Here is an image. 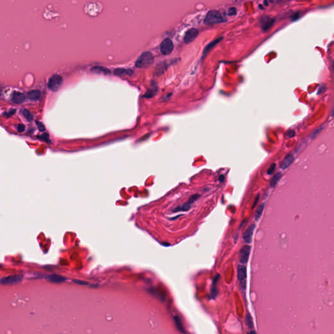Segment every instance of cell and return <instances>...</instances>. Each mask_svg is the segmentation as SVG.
I'll list each match as a JSON object with an SVG mask.
<instances>
[{
  "label": "cell",
  "mask_w": 334,
  "mask_h": 334,
  "mask_svg": "<svg viewBox=\"0 0 334 334\" xmlns=\"http://www.w3.org/2000/svg\"><path fill=\"white\" fill-rule=\"evenodd\" d=\"M154 62V58L152 54L150 52H143L135 63V66L139 69L147 68L152 65Z\"/></svg>",
  "instance_id": "cell-1"
},
{
  "label": "cell",
  "mask_w": 334,
  "mask_h": 334,
  "mask_svg": "<svg viewBox=\"0 0 334 334\" xmlns=\"http://www.w3.org/2000/svg\"><path fill=\"white\" fill-rule=\"evenodd\" d=\"M224 22H225V18L220 12L217 11H210L204 19V23L206 24H215Z\"/></svg>",
  "instance_id": "cell-2"
},
{
  "label": "cell",
  "mask_w": 334,
  "mask_h": 334,
  "mask_svg": "<svg viewBox=\"0 0 334 334\" xmlns=\"http://www.w3.org/2000/svg\"><path fill=\"white\" fill-rule=\"evenodd\" d=\"M63 84V78L61 76L58 74L53 75L50 79L48 83V87L52 91H57L61 88Z\"/></svg>",
  "instance_id": "cell-3"
},
{
  "label": "cell",
  "mask_w": 334,
  "mask_h": 334,
  "mask_svg": "<svg viewBox=\"0 0 334 334\" xmlns=\"http://www.w3.org/2000/svg\"><path fill=\"white\" fill-rule=\"evenodd\" d=\"M246 276H247V272H246V267L244 265H240L238 267V279L240 283V286L243 291L245 289V280Z\"/></svg>",
  "instance_id": "cell-4"
},
{
  "label": "cell",
  "mask_w": 334,
  "mask_h": 334,
  "mask_svg": "<svg viewBox=\"0 0 334 334\" xmlns=\"http://www.w3.org/2000/svg\"><path fill=\"white\" fill-rule=\"evenodd\" d=\"M174 49L172 41L170 39H165L162 41L160 46V50L163 55H169Z\"/></svg>",
  "instance_id": "cell-5"
},
{
  "label": "cell",
  "mask_w": 334,
  "mask_h": 334,
  "mask_svg": "<svg viewBox=\"0 0 334 334\" xmlns=\"http://www.w3.org/2000/svg\"><path fill=\"white\" fill-rule=\"evenodd\" d=\"M250 252V247L249 245H245L242 247L240 251V261L241 264L247 263Z\"/></svg>",
  "instance_id": "cell-6"
},
{
  "label": "cell",
  "mask_w": 334,
  "mask_h": 334,
  "mask_svg": "<svg viewBox=\"0 0 334 334\" xmlns=\"http://www.w3.org/2000/svg\"><path fill=\"white\" fill-rule=\"evenodd\" d=\"M198 197H199V195H198V194H194V195H193V196H191L190 197L189 200L187 202H186V203L184 204V205H182V206H180V207H178L175 210H174V212H180V211H187V210H189L191 208V204L197 199Z\"/></svg>",
  "instance_id": "cell-7"
},
{
  "label": "cell",
  "mask_w": 334,
  "mask_h": 334,
  "mask_svg": "<svg viewBox=\"0 0 334 334\" xmlns=\"http://www.w3.org/2000/svg\"><path fill=\"white\" fill-rule=\"evenodd\" d=\"M198 34V30L195 28H191L189 30L187 31L185 35V37H184L185 43L187 44H189L193 42L197 37Z\"/></svg>",
  "instance_id": "cell-8"
},
{
  "label": "cell",
  "mask_w": 334,
  "mask_h": 334,
  "mask_svg": "<svg viewBox=\"0 0 334 334\" xmlns=\"http://www.w3.org/2000/svg\"><path fill=\"white\" fill-rule=\"evenodd\" d=\"M254 228H255V225H252L249 226V227L247 228V229L245 230V232H244V236H243L244 240V241L245 242V243L250 244V242H251V240H252V237H253V235Z\"/></svg>",
  "instance_id": "cell-9"
},
{
  "label": "cell",
  "mask_w": 334,
  "mask_h": 334,
  "mask_svg": "<svg viewBox=\"0 0 334 334\" xmlns=\"http://www.w3.org/2000/svg\"><path fill=\"white\" fill-rule=\"evenodd\" d=\"M26 96L23 93L15 91L11 96V101L16 104H21L25 101Z\"/></svg>",
  "instance_id": "cell-10"
},
{
  "label": "cell",
  "mask_w": 334,
  "mask_h": 334,
  "mask_svg": "<svg viewBox=\"0 0 334 334\" xmlns=\"http://www.w3.org/2000/svg\"><path fill=\"white\" fill-rule=\"evenodd\" d=\"M22 280V277L20 276H11L4 277L1 280V283L3 284H13L17 283Z\"/></svg>",
  "instance_id": "cell-11"
},
{
  "label": "cell",
  "mask_w": 334,
  "mask_h": 334,
  "mask_svg": "<svg viewBox=\"0 0 334 334\" xmlns=\"http://www.w3.org/2000/svg\"><path fill=\"white\" fill-rule=\"evenodd\" d=\"M294 161V156L292 154L290 153L288 155H287V156L285 157V158L284 159V160L283 161V162H281V169H282L283 170H285L286 169H287L288 167H289L290 166H291V165L292 163V162Z\"/></svg>",
  "instance_id": "cell-12"
},
{
  "label": "cell",
  "mask_w": 334,
  "mask_h": 334,
  "mask_svg": "<svg viewBox=\"0 0 334 334\" xmlns=\"http://www.w3.org/2000/svg\"><path fill=\"white\" fill-rule=\"evenodd\" d=\"M133 74V71L131 69H116L114 70V74L119 77L131 76Z\"/></svg>",
  "instance_id": "cell-13"
},
{
  "label": "cell",
  "mask_w": 334,
  "mask_h": 334,
  "mask_svg": "<svg viewBox=\"0 0 334 334\" xmlns=\"http://www.w3.org/2000/svg\"><path fill=\"white\" fill-rule=\"evenodd\" d=\"M262 28L263 30H268L271 27L274 22V20L270 17H264L262 20Z\"/></svg>",
  "instance_id": "cell-14"
},
{
  "label": "cell",
  "mask_w": 334,
  "mask_h": 334,
  "mask_svg": "<svg viewBox=\"0 0 334 334\" xmlns=\"http://www.w3.org/2000/svg\"><path fill=\"white\" fill-rule=\"evenodd\" d=\"M41 93L39 90H33L27 93V97L30 100L37 101L41 98Z\"/></svg>",
  "instance_id": "cell-15"
},
{
  "label": "cell",
  "mask_w": 334,
  "mask_h": 334,
  "mask_svg": "<svg viewBox=\"0 0 334 334\" xmlns=\"http://www.w3.org/2000/svg\"><path fill=\"white\" fill-rule=\"evenodd\" d=\"M219 277H220V275L217 274V275L216 276V277H215L214 280H213V286H212V292H211V297H212V298H216V296L217 295V294H218V290L216 288V284H217V282L218 279H219Z\"/></svg>",
  "instance_id": "cell-16"
},
{
  "label": "cell",
  "mask_w": 334,
  "mask_h": 334,
  "mask_svg": "<svg viewBox=\"0 0 334 334\" xmlns=\"http://www.w3.org/2000/svg\"><path fill=\"white\" fill-rule=\"evenodd\" d=\"M91 71L96 73H102L103 74H108L110 73V71L109 69L103 67H94L93 68L91 69Z\"/></svg>",
  "instance_id": "cell-17"
},
{
  "label": "cell",
  "mask_w": 334,
  "mask_h": 334,
  "mask_svg": "<svg viewBox=\"0 0 334 334\" xmlns=\"http://www.w3.org/2000/svg\"><path fill=\"white\" fill-rule=\"evenodd\" d=\"M65 279V277L58 275H51L49 277V280L53 283H62Z\"/></svg>",
  "instance_id": "cell-18"
},
{
  "label": "cell",
  "mask_w": 334,
  "mask_h": 334,
  "mask_svg": "<svg viewBox=\"0 0 334 334\" xmlns=\"http://www.w3.org/2000/svg\"><path fill=\"white\" fill-rule=\"evenodd\" d=\"M174 323H175V324H176L177 328L180 330L181 332L182 333H185V331L184 329V326H183V324H182V323L181 321L180 320V318H179L178 317H174Z\"/></svg>",
  "instance_id": "cell-19"
},
{
  "label": "cell",
  "mask_w": 334,
  "mask_h": 334,
  "mask_svg": "<svg viewBox=\"0 0 334 334\" xmlns=\"http://www.w3.org/2000/svg\"><path fill=\"white\" fill-rule=\"evenodd\" d=\"M281 176L282 175L281 172H278L276 175H274L273 178H272L271 181H270V186H271L272 187H274L277 185L278 181H279Z\"/></svg>",
  "instance_id": "cell-20"
},
{
  "label": "cell",
  "mask_w": 334,
  "mask_h": 334,
  "mask_svg": "<svg viewBox=\"0 0 334 334\" xmlns=\"http://www.w3.org/2000/svg\"><path fill=\"white\" fill-rule=\"evenodd\" d=\"M264 208V204H262L257 208L256 212H255V216H254V219L257 221L260 219V218L262 216V213L263 212Z\"/></svg>",
  "instance_id": "cell-21"
},
{
  "label": "cell",
  "mask_w": 334,
  "mask_h": 334,
  "mask_svg": "<svg viewBox=\"0 0 334 334\" xmlns=\"http://www.w3.org/2000/svg\"><path fill=\"white\" fill-rule=\"evenodd\" d=\"M22 114L28 121H31L33 120V115L31 114V112L29 110H27L26 109H24L22 110Z\"/></svg>",
  "instance_id": "cell-22"
},
{
  "label": "cell",
  "mask_w": 334,
  "mask_h": 334,
  "mask_svg": "<svg viewBox=\"0 0 334 334\" xmlns=\"http://www.w3.org/2000/svg\"><path fill=\"white\" fill-rule=\"evenodd\" d=\"M220 40H221V39H217V40H216V41H213V43H210V45H209L208 46H206V49H205V50H204V53H203V57H204V56H205V55H206V54H207V53L208 52H209V51H210V50L211 49H212V47H213V46H214L215 45H216V44H217V43H219V41H220Z\"/></svg>",
  "instance_id": "cell-23"
},
{
  "label": "cell",
  "mask_w": 334,
  "mask_h": 334,
  "mask_svg": "<svg viewBox=\"0 0 334 334\" xmlns=\"http://www.w3.org/2000/svg\"><path fill=\"white\" fill-rule=\"evenodd\" d=\"M156 88V87H153L152 89H150L148 91H147L146 95H144L145 97H152V96H153V95H155V94H156V93L157 92V90L155 89Z\"/></svg>",
  "instance_id": "cell-24"
},
{
  "label": "cell",
  "mask_w": 334,
  "mask_h": 334,
  "mask_svg": "<svg viewBox=\"0 0 334 334\" xmlns=\"http://www.w3.org/2000/svg\"><path fill=\"white\" fill-rule=\"evenodd\" d=\"M246 323H247L248 326L250 328H253V323L252 318H251V317H250V315H249V313H247V315H246Z\"/></svg>",
  "instance_id": "cell-25"
},
{
  "label": "cell",
  "mask_w": 334,
  "mask_h": 334,
  "mask_svg": "<svg viewBox=\"0 0 334 334\" xmlns=\"http://www.w3.org/2000/svg\"><path fill=\"white\" fill-rule=\"evenodd\" d=\"M276 167V165L275 163H273L272 165H271V166H269V168L267 171V174L268 175H272L273 173L274 170H275Z\"/></svg>",
  "instance_id": "cell-26"
},
{
  "label": "cell",
  "mask_w": 334,
  "mask_h": 334,
  "mask_svg": "<svg viewBox=\"0 0 334 334\" xmlns=\"http://www.w3.org/2000/svg\"><path fill=\"white\" fill-rule=\"evenodd\" d=\"M236 14V10L235 8L234 7L230 8L228 11V14L230 16H233V15H235Z\"/></svg>",
  "instance_id": "cell-27"
},
{
  "label": "cell",
  "mask_w": 334,
  "mask_h": 334,
  "mask_svg": "<svg viewBox=\"0 0 334 334\" xmlns=\"http://www.w3.org/2000/svg\"><path fill=\"white\" fill-rule=\"evenodd\" d=\"M17 129H18V131H19V132H20V133L24 132V130H25V126L23 124H19L18 125Z\"/></svg>",
  "instance_id": "cell-28"
},
{
  "label": "cell",
  "mask_w": 334,
  "mask_h": 334,
  "mask_svg": "<svg viewBox=\"0 0 334 334\" xmlns=\"http://www.w3.org/2000/svg\"><path fill=\"white\" fill-rule=\"evenodd\" d=\"M36 124L37 125L39 130H40L41 131H45V126H44V125L42 124V123H40V122H39V121H37V122H36Z\"/></svg>",
  "instance_id": "cell-29"
},
{
  "label": "cell",
  "mask_w": 334,
  "mask_h": 334,
  "mask_svg": "<svg viewBox=\"0 0 334 334\" xmlns=\"http://www.w3.org/2000/svg\"><path fill=\"white\" fill-rule=\"evenodd\" d=\"M287 137L288 138H292L294 137V135H295V131H294V130H291L289 131L287 133Z\"/></svg>",
  "instance_id": "cell-30"
},
{
  "label": "cell",
  "mask_w": 334,
  "mask_h": 334,
  "mask_svg": "<svg viewBox=\"0 0 334 334\" xmlns=\"http://www.w3.org/2000/svg\"><path fill=\"white\" fill-rule=\"evenodd\" d=\"M258 198H259V194H258V196H257V198H256V200H255V201H254V204H253V207H252V208H254V207H255V206L257 205V202H258Z\"/></svg>",
  "instance_id": "cell-31"
},
{
  "label": "cell",
  "mask_w": 334,
  "mask_h": 334,
  "mask_svg": "<svg viewBox=\"0 0 334 334\" xmlns=\"http://www.w3.org/2000/svg\"><path fill=\"white\" fill-rule=\"evenodd\" d=\"M224 179H225L224 176H222V175H221V176L219 177V181H220L221 182H222V181H223V180H224Z\"/></svg>",
  "instance_id": "cell-32"
},
{
  "label": "cell",
  "mask_w": 334,
  "mask_h": 334,
  "mask_svg": "<svg viewBox=\"0 0 334 334\" xmlns=\"http://www.w3.org/2000/svg\"><path fill=\"white\" fill-rule=\"evenodd\" d=\"M0 95H1V91H0Z\"/></svg>",
  "instance_id": "cell-33"
}]
</instances>
